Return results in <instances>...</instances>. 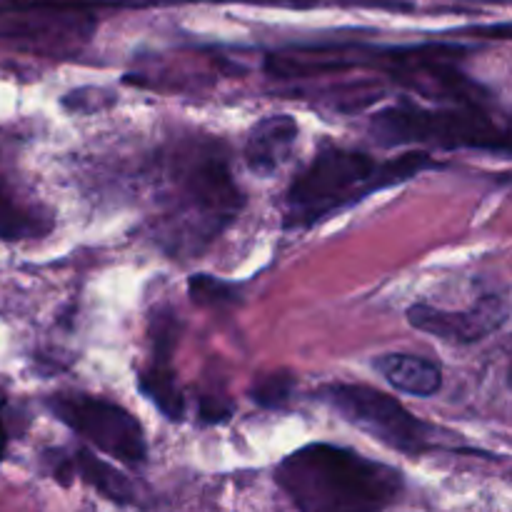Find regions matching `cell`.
<instances>
[{"label": "cell", "mask_w": 512, "mask_h": 512, "mask_svg": "<svg viewBox=\"0 0 512 512\" xmlns=\"http://www.w3.org/2000/svg\"><path fill=\"white\" fill-rule=\"evenodd\" d=\"M430 165H435L433 158L425 153H405L380 163L360 150L328 145L290 185L285 195V228H310L378 190L415 178Z\"/></svg>", "instance_id": "obj_3"}, {"label": "cell", "mask_w": 512, "mask_h": 512, "mask_svg": "<svg viewBox=\"0 0 512 512\" xmlns=\"http://www.w3.org/2000/svg\"><path fill=\"white\" fill-rule=\"evenodd\" d=\"M275 480L300 510L308 512L383 510L405 488L398 468L328 443L308 445L288 455Z\"/></svg>", "instance_id": "obj_1"}, {"label": "cell", "mask_w": 512, "mask_h": 512, "mask_svg": "<svg viewBox=\"0 0 512 512\" xmlns=\"http://www.w3.org/2000/svg\"><path fill=\"white\" fill-rule=\"evenodd\" d=\"M323 398L350 425L398 453H423L435 445V430L408 413L393 395L360 383H335L323 388Z\"/></svg>", "instance_id": "obj_5"}, {"label": "cell", "mask_w": 512, "mask_h": 512, "mask_svg": "<svg viewBox=\"0 0 512 512\" xmlns=\"http://www.w3.org/2000/svg\"><path fill=\"white\" fill-rule=\"evenodd\" d=\"M383 145L428 143L438 148L508 150V133L475 105L460 110H430L415 103L393 105L373 123Z\"/></svg>", "instance_id": "obj_4"}, {"label": "cell", "mask_w": 512, "mask_h": 512, "mask_svg": "<svg viewBox=\"0 0 512 512\" xmlns=\"http://www.w3.org/2000/svg\"><path fill=\"white\" fill-rule=\"evenodd\" d=\"M75 473L83 475L85 483H90L98 493L115 500V503H130L133 500V485L128 483V478L110 468L100 458H95L90 450H78V455H75Z\"/></svg>", "instance_id": "obj_12"}, {"label": "cell", "mask_w": 512, "mask_h": 512, "mask_svg": "<svg viewBox=\"0 0 512 512\" xmlns=\"http://www.w3.org/2000/svg\"><path fill=\"white\" fill-rule=\"evenodd\" d=\"M375 370L385 378L390 388L415 398H433L443 388V373L433 360L405 353H385L375 358Z\"/></svg>", "instance_id": "obj_10"}, {"label": "cell", "mask_w": 512, "mask_h": 512, "mask_svg": "<svg viewBox=\"0 0 512 512\" xmlns=\"http://www.w3.org/2000/svg\"><path fill=\"white\" fill-rule=\"evenodd\" d=\"M298 140V123L290 115H270L253 128L245 148L248 165L260 175H270L288 160Z\"/></svg>", "instance_id": "obj_9"}, {"label": "cell", "mask_w": 512, "mask_h": 512, "mask_svg": "<svg viewBox=\"0 0 512 512\" xmlns=\"http://www.w3.org/2000/svg\"><path fill=\"white\" fill-rule=\"evenodd\" d=\"M410 325L455 345H470L488 338L508 323V303L500 295H485L465 310H440L433 305H413L408 310Z\"/></svg>", "instance_id": "obj_7"}, {"label": "cell", "mask_w": 512, "mask_h": 512, "mask_svg": "<svg viewBox=\"0 0 512 512\" xmlns=\"http://www.w3.org/2000/svg\"><path fill=\"white\" fill-rule=\"evenodd\" d=\"M53 228L48 210L30 203L13 180L0 173V238L20 240L45 235Z\"/></svg>", "instance_id": "obj_11"}, {"label": "cell", "mask_w": 512, "mask_h": 512, "mask_svg": "<svg viewBox=\"0 0 512 512\" xmlns=\"http://www.w3.org/2000/svg\"><path fill=\"white\" fill-rule=\"evenodd\" d=\"M190 298L203 308H218V305L230 303L233 300V285L215 280L210 275H195L188 283Z\"/></svg>", "instance_id": "obj_14"}, {"label": "cell", "mask_w": 512, "mask_h": 512, "mask_svg": "<svg viewBox=\"0 0 512 512\" xmlns=\"http://www.w3.org/2000/svg\"><path fill=\"white\" fill-rule=\"evenodd\" d=\"M5 448H8V433H5V425L0 420V460L5 458Z\"/></svg>", "instance_id": "obj_15"}, {"label": "cell", "mask_w": 512, "mask_h": 512, "mask_svg": "<svg viewBox=\"0 0 512 512\" xmlns=\"http://www.w3.org/2000/svg\"><path fill=\"white\" fill-rule=\"evenodd\" d=\"M48 408L53 410L60 423L88 440L95 450L130 465V468L143 465L148 458L143 425L118 403L73 393L55 395L53 400H48Z\"/></svg>", "instance_id": "obj_6"}, {"label": "cell", "mask_w": 512, "mask_h": 512, "mask_svg": "<svg viewBox=\"0 0 512 512\" xmlns=\"http://www.w3.org/2000/svg\"><path fill=\"white\" fill-rule=\"evenodd\" d=\"M150 340H153V358H150L148 368L140 373V390L165 418L180 420L185 413V400L178 383H175L173 365H170L175 340H178L175 310H155L153 325H150Z\"/></svg>", "instance_id": "obj_8"}, {"label": "cell", "mask_w": 512, "mask_h": 512, "mask_svg": "<svg viewBox=\"0 0 512 512\" xmlns=\"http://www.w3.org/2000/svg\"><path fill=\"white\" fill-rule=\"evenodd\" d=\"M293 385L295 378H290L288 373H273L260 378L253 385V390H250V395L263 408H280L290 398V393H293Z\"/></svg>", "instance_id": "obj_13"}, {"label": "cell", "mask_w": 512, "mask_h": 512, "mask_svg": "<svg viewBox=\"0 0 512 512\" xmlns=\"http://www.w3.org/2000/svg\"><path fill=\"white\" fill-rule=\"evenodd\" d=\"M243 208V193L220 153L180 150L160 188V235L170 250L200 255Z\"/></svg>", "instance_id": "obj_2"}]
</instances>
